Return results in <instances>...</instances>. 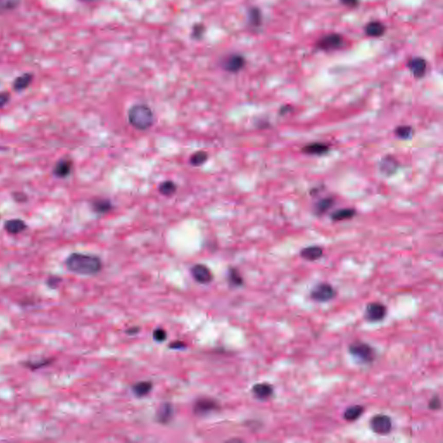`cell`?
Wrapping results in <instances>:
<instances>
[{
  "label": "cell",
  "instance_id": "26",
  "mask_svg": "<svg viewBox=\"0 0 443 443\" xmlns=\"http://www.w3.org/2000/svg\"><path fill=\"white\" fill-rule=\"evenodd\" d=\"M177 185L171 180L164 181L158 186V191L161 195L165 197H171L177 191Z\"/></svg>",
  "mask_w": 443,
  "mask_h": 443
},
{
  "label": "cell",
  "instance_id": "19",
  "mask_svg": "<svg viewBox=\"0 0 443 443\" xmlns=\"http://www.w3.org/2000/svg\"><path fill=\"white\" fill-rule=\"evenodd\" d=\"M4 228L9 234L16 235L22 233L27 228L26 223L20 219H12V220L6 221L4 225Z\"/></svg>",
  "mask_w": 443,
  "mask_h": 443
},
{
  "label": "cell",
  "instance_id": "23",
  "mask_svg": "<svg viewBox=\"0 0 443 443\" xmlns=\"http://www.w3.org/2000/svg\"><path fill=\"white\" fill-rule=\"evenodd\" d=\"M33 81V75L30 73L23 74L16 77L13 82V88L16 91H22L27 88Z\"/></svg>",
  "mask_w": 443,
  "mask_h": 443
},
{
  "label": "cell",
  "instance_id": "31",
  "mask_svg": "<svg viewBox=\"0 0 443 443\" xmlns=\"http://www.w3.org/2000/svg\"><path fill=\"white\" fill-rule=\"evenodd\" d=\"M394 133L399 139H409L413 136L414 130L411 126H399L395 129Z\"/></svg>",
  "mask_w": 443,
  "mask_h": 443
},
{
  "label": "cell",
  "instance_id": "24",
  "mask_svg": "<svg viewBox=\"0 0 443 443\" xmlns=\"http://www.w3.org/2000/svg\"><path fill=\"white\" fill-rule=\"evenodd\" d=\"M356 215V210L354 209H338L332 213L331 218L332 221L340 222V221L350 220L353 218Z\"/></svg>",
  "mask_w": 443,
  "mask_h": 443
},
{
  "label": "cell",
  "instance_id": "18",
  "mask_svg": "<svg viewBox=\"0 0 443 443\" xmlns=\"http://www.w3.org/2000/svg\"><path fill=\"white\" fill-rule=\"evenodd\" d=\"M72 166H73L72 161L67 158L58 161L54 167V171H53L54 174L57 178H61V179L68 177V175L70 174Z\"/></svg>",
  "mask_w": 443,
  "mask_h": 443
},
{
  "label": "cell",
  "instance_id": "29",
  "mask_svg": "<svg viewBox=\"0 0 443 443\" xmlns=\"http://www.w3.org/2000/svg\"><path fill=\"white\" fill-rule=\"evenodd\" d=\"M20 3L21 0H0V15L14 11Z\"/></svg>",
  "mask_w": 443,
  "mask_h": 443
},
{
  "label": "cell",
  "instance_id": "6",
  "mask_svg": "<svg viewBox=\"0 0 443 443\" xmlns=\"http://www.w3.org/2000/svg\"><path fill=\"white\" fill-rule=\"evenodd\" d=\"M370 428L378 435H388L392 430V418L386 415H376L370 419Z\"/></svg>",
  "mask_w": 443,
  "mask_h": 443
},
{
  "label": "cell",
  "instance_id": "37",
  "mask_svg": "<svg viewBox=\"0 0 443 443\" xmlns=\"http://www.w3.org/2000/svg\"><path fill=\"white\" fill-rule=\"evenodd\" d=\"M10 94L7 92L0 93V108H3L10 101Z\"/></svg>",
  "mask_w": 443,
  "mask_h": 443
},
{
  "label": "cell",
  "instance_id": "28",
  "mask_svg": "<svg viewBox=\"0 0 443 443\" xmlns=\"http://www.w3.org/2000/svg\"><path fill=\"white\" fill-rule=\"evenodd\" d=\"M228 280L229 284L233 287H241L243 285V279L239 271L235 268L228 269Z\"/></svg>",
  "mask_w": 443,
  "mask_h": 443
},
{
  "label": "cell",
  "instance_id": "13",
  "mask_svg": "<svg viewBox=\"0 0 443 443\" xmlns=\"http://www.w3.org/2000/svg\"><path fill=\"white\" fill-rule=\"evenodd\" d=\"M252 393L258 400L265 401L274 395V388L268 383H259L252 387Z\"/></svg>",
  "mask_w": 443,
  "mask_h": 443
},
{
  "label": "cell",
  "instance_id": "12",
  "mask_svg": "<svg viewBox=\"0 0 443 443\" xmlns=\"http://www.w3.org/2000/svg\"><path fill=\"white\" fill-rule=\"evenodd\" d=\"M408 67L413 76L417 79H420L424 76L427 71V62L421 57H415L409 61Z\"/></svg>",
  "mask_w": 443,
  "mask_h": 443
},
{
  "label": "cell",
  "instance_id": "9",
  "mask_svg": "<svg viewBox=\"0 0 443 443\" xmlns=\"http://www.w3.org/2000/svg\"><path fill=\"white\" fill-rule=\"evenodd\" d=\"M246 64L244 57L242 55L232 54L225 57L222 62V67L228 73L236 74L242 70Z\"/></svg>",
  "mask_w": 443,
  "mask_h": 443
},
{
  "label": "cell",
  "instance_id": "11",
  "mask_svg": "<svg viewBox=\"0 0 443 443\" xmlns=\"http://www.w3.org/2000/svg\"><path fill=\"white\" fill-rule=\"evenodd\" d=\"M399 162L392 155H386L382 158L379 163V170L384 176L391 177L397 172L399 168Z\"/></svg>",
  "mask_w": 443,
  "mask_h": 443
},
{
  "label": "cell",
  "instance_id": "35",
  "mask_svg": "<svg viewBox=\"0 0 443 443\" xmlns=\"http://www.w3.org/2000/svg\"><path fill=\"white\" fill-rule=\"evenodd\" d=\"M428 407L431 411H439V410H440V408H441V402H440V397H438L437 395H435L430 400Z\"/></svg>",
  "mask_w": 443,
  "mask_h": 443
},
{
  "label": "cell",
  "instance_id": "15",
  "mask_svg": "<svg viewBox=\"0 0 443 443\" xmlns=\"http://www.w3.org/2000/svg\"><path fill=\"white\" fill-rule=\"evenodd\" d=\"M329 147L323 143H313L302 147V152L307 155L321 156L329 152Z\"/></svg>",
  "mask_w": 443,
  "mask_h": 443
},
{
  "label": "cell",
  "instance_id": "5",
  "mask_svg": "<svg viewBox=\"0 0 443 443\" xmlns=\"http://www.w3.org/2000/svg\"><path fill=\"white\" fill-rule=\"evenodd\" d=\"M219 409L220 405L218 401L209 397H202L194 403L193 412L196 416H204L218 411Z\"/></svg>",
  "mask_w": 443,
  "mask_h": 443
},
{
  "label": "cell",
  "instance_id": "30",
  "mask_svg": "<svg viewBox=\"0 0 443 443\" xmlns=\"http://www.w3.org/2000/svg\"><path fill=\"white\" fill-rule=\"evenodd\" d=\"M209 158V155L204 151H199L190 156V164L192 166H201L204 165Z\"/></svg>",
  "mask_w": 443,
  "mask_h": 443
},
{
  "label": "cell",
  "instance_id": "42",
  "mask_svg": "<svg viewBox=\"0 0 443 443\" xmlns=\"http://www.w3.org/2000/svg\"><path fill=\"white\" fill-rule=\"evenodd\" d=\"M81 1H84V2H90V1H92V0H81Z\"/></svg>",
  "mask_w": 443,
  "mask_h": 443
},
{
  "label": "cell",
  "instance_id": "22",
  "mask_svg": "<svg viewBox=\"0 0 443 443\" xmlns=\"http://www.w3.org/2000/svg\"><path fill=\"white\" fill-rule=\"evenodd\" d=\"M364 407L362 405H352L345 410L344 419L347 421H357L364 414Z\"/></svg>",
  "mask_w": 443,
  "mask_h": 443
},
{
  "label": "cell",
  "instance_id": "36",
  "mask_svg": "<svg viewBox=\"0 0 443 443\" xmlns=\"http://www.w3.org/2000/svg\"><path fill=\"white\" fill-rule=\"evenodd\" d=\"M61 281H62V279L60 277L52 276L47 280V285L52 289H55V288H58V286L60 285Z\"/></svg>",
  "mask_w": 443,
  "mask_h": 443
},
{
  "label": "cell",
  "instance_id": "40",
  "mask_svg": "<svg viewBox=\"0 0 443 443\" xmlns=\"http://www.w3.org/2000/svg\"><path fill=\"white\" fill-rule=\"evenodd\" d=\"M139 330H140V328L138 327V326H133V327L128 328V329L126 331V333L128 335H135L139 332Z\"/></svg>",
  "mask_w": 443,
  "mask_h": 443
},
{
  "label": "cell",
  "instance_id": "33",
  "mask_svg": "<svg viewBox=\"0 0 443 443\" xmlns=\"http://www.w3.org/2000/svg\"><path fill=\"white\" fill-rule=\"evenodd\" d=\"M205 27L202 24H197L192 27V32H191V38L195 40H199L203 38L204 36Z\"/></svg>",
  "mask_w": 443,
  "mask_h": 443
},
{
  "label": "cell",
  "instance_id": "16",
  "mask_svg": "<svg viewBox=\"0 0 443 443\" xmlns=\"http://www.w3.org/2000/svg\"><path fill=\"white\" fill-rule=\"evenodd\" d=\"M323 256V250L318 246H310L304 247L300 251V256L302 258L308 261H317Z\"/></svg>",
  "mask_w": 443,
  "mask_h": 443
},
{
  "label": "cell",
  "instance_id": "10",
  "mask_svg": "<svg viewBox=\"0 0 443 443\" xmlns=\"http://www.w3.org/2000/svg\"><path fill=\"white\" fill-rule=\"evenodd\" d=\"M190 273L194 280L200 284H209L212 281V272L204 264H195L190 269Z\"/></svg>",
  "mask_w": 443,
  "mask_h": 443
},
{
  "label": "cell",
  "instance_id": "2",
  "mask_svg": "<svg viewBox=\"0 0 443 443\" xmlns=\"http://www.w3.org/2000/svg\"><path fill=\"white\" fill-rule=\"evenodd\" d=\"M128 121L133 128L145 131L154 124V114L146 104H135L131 107L128 113Z\"/></svg>",
  "mask_w": 443,
  "mask_h": 443
},
{
  "label": "cell",
  "instance_id": "3",
  "mask_svg": "<svg viewBox=\"0 0 443 443\" xmlns=\"http://www.w3.org/2000/svg\"><path fill=\"white\" fill-rule=\"evenodd\" d=\"M349 353L363 364H370L375 360V350L367 343L355 341L349 345Z\"/></svg>",
  "mask_w": 443,
  "mask_h": 443
},
{
  "label": "cell",
  "instance_id": "8",
  "mask_svg": "<svg viewBox=\"0 0 443 443\" xmlns=\"http://www.w3.org/2000/svg\"><path fill=\"white\" fill-rule=\"evenodd\" d=\"M344 40L339 34H329L324 36L317 43V48L324 51H332L342 47Z\"/></svg>",
  "mask_w": 443,
  "mask_h": 443
},
{
  "label": "cell",
  "instance_id": "41",
  "mask_svg": "<svg viewBox=\"0 0 443 443\" xmlns=\"http://www.w3.org/2000/svg\"><path fill=\"white\" fill-rule=\"evenodd\" d=\"M291 110H292V107H289V106L282 107V108H281V109H280V114H281V115H283V114H287V113H288V112H290V111H291Z\"/></svg>",
  "mask_w": 443,
  "mask_h": 443
},
{
  "label": "cell",
  "instance_id": "20",
  "mask_svg": "<svg viewBox=\"0 0 443 443\" xmlns=\"http://www.w3.org/2000/svg\"><path fill=\"white\" fill-rule=\"evenodd\" d=\"M152 384L150 381H142L139 383H134L132 386V392L133 395L137 397H144L152 392Z\"/></svg>",
  "mask_w": 443,
  "mask_h": 443
},
{
  "label": "cell",
  "instance_id": "25",
  "mask_svg": "<svg viewBox=\"0 0 443 443\" xmlns=\"http://www.w3.org/2000/svg\"><path fill=\"white\" fill-rule=\"evenodd\" d=\"M332 205H333V199H331V198L321 199V200L316 203L314 208H313V210H314V213H315L316 215L322 216L326 211H328Z\"/></svg>",
  "mask_w": 443,
  "mask_h": 443
},
{
  "label": "cell",
  "instance_id": "17",
  "mask_svg": "<svg viewBox=\"0 0 443 443\" xmlns=\"http://www.w3.org/2000/svg\"><path fill=\"white\" fill-rule=\"evenodd\" d=\"M91 208L97 214H107L113 209V204L109 199H95L91 202Z\"/></svg>",
  "mask_w": 443,
  "mask_h": 443
},
{
  "label": "cell",
  "instance_id": "38",
  "mask_svg": "<svg viewBox=\"0 0 443 443\" xmlns=\"http://www.w3.org/2000/svg\"><path fill=\"white\" fill-rule=\"evenodd\" d=\"M186 345H185V343L182 342V341H180V340H178V341H173V342L171 343L170 345H169V347L171 349H173V350H180V349L185 348Z\"/></svg>",
  "mask_w": 443,
  "mask_h": 443
},
{
  "label": "cell",
  "instance_id": "39",
  "mask_svg": "<svg viewBox=\"0 0 443 443\" xmlns=\"http://www.w3.org/2000/svg\"><path fill=\"white\" fill-rule=\"evenodd\" d=\"M340 1L344 6L350 7V8L357 7L359 4V0H340Z\"/></svg>",
  "mask_w": 443,
  "mask_h": 443
},
{
  "label": "cell",
  "instance_id": "1",
  "mask_svg": "<svg viewBox=\"0 0 443 443\" xmlns=\"http://www.w3.org/2000/svg\"><path fill=\"white\" fill-rule=\"evenodd\" d=\"M68 271L80 275H95L101 272L102 262L98 256L87 254L73 253L66 259Z\"/></svg>",
  "mask_w": 443,
  "mask_h": 443
},
{
  "label": "cell",
  "instance_id": "4",
  "mask_svg": "<svg viewBox=\"0 0 443 443\" xmlns=\"http://www.w3.org/2000/svg\"><path fill=\"white\" fill-rule=\"evenodd\" d=\"M337 291L329 283H320L313 287L310 292L311 299L316 302H327L334 299Z\"/></svg>",
  "mask_w": 443,
  "mask_h": 443
},
{
  "label": "cell",
  "instance_id": "7",
  "mask_svg": "<svg viewBox=\"0 0 443 443\" xmlns=\"http://www.w3.org/2000/svg\"><path fill=\"white\" fill-rule=\"evenodd\" d=\"M386 315L387 307L378 302L369 303L364 310V318L371 323L383 321Z\"/></svg>",
  "mask_w": 443,
  "mask_h": 443
},
{
  "label": "cell",
  "instance_id": "21",
  "mask_svg": "<svg viewBox=\"0 0 443 443\" xmlns=\"http://www.w3.org/2000/svg\"><path fill=\"white\" fill-rule=\"evenodd\" d=\"M385 30H386V28L380 22L369 23L364 28L365 34L368 37H371V38H379L384 34Z\"/></svg>",
  "mask_w": 443,
  "mask_h": 443
},
{
  "label": "cell",
  "instance_id": "14",
  "mask_svg": "<svg viewBox=\"0 0 443 443\" xmlns=\"http://www.w3.org/2000/svg\"><path fill=\"white\" fill-rule=\"evenodd\" d=\"M173 413H174V411H173V408H172L171 403L165 402V403H162L161 407L158 408L157 414H156V418L160 423L167 424L173 417Z\"/></svg>",
  "mask_w": 443,
  "mask_h": 443
},
{
  "label": "cell",
  "instance_id": "34",
  "mask_svg": "<svg viewBox=\"0 0 443 443\" xmlns=\"http://www.w3.org/2000/svg\"><path fill=\"white\" fill-rule=\"evenodd\" d=\"M152 338L156 342H163L167 338V333H166V330L163 329V328H157L153 331Z\"/></svg>",
  "mask_w": 443,
  "mask_h": 443
},
{
  "label": "cell",
  "instance_id": "27",
  "mask_svg": "<svg viewBox=\"0 0 443 443\" xmlns=\"http://www.w3.org/2000/svg\"><path fill=\"white\" fill-rule=\"evenodd\" d=\"M249 24L251 27L257 28L261 25L262 22V16L261 12L258 8L252 7L249 11Z\"/></svg>",
  "mask_w": 443,
  "mask_h": 443
},
{
  "label": "cell",
  "instance_id": "32",
  "mask_svg": "<svg viewBox=\"0 0 443 443\" xmlns=\"http://www.w3.org/2000/svg\"><path fill=\"white\" fill-rule=\"evenodd\" d=\"M54 361V359H40L39 361L26 362L23 364L28 369H30L31 370H37L38 369H41V368L46 367Z\"/></svg>",
  "mask_w": 443,
  "mask_h": 443
}]
</instances>
